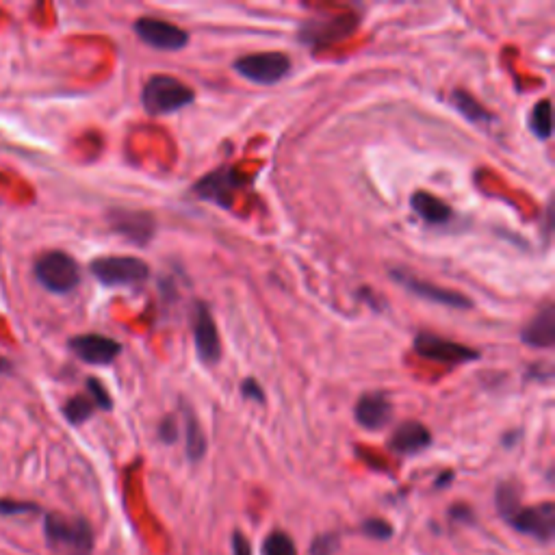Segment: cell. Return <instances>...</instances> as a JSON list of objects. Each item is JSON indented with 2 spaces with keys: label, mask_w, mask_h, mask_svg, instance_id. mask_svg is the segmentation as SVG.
Here are the masks:
<instances>
[{
  "label": "cell",
  "mask_w": 555,
  "mask_h": 555,
  "mask_svg": "<svg viewBox=\"0 0 555 555\" xmlns=\"http://www.w3.org/2000/svg\"><path fill=\"white\" fill-rule=\"evenodd\" d=\"M40 508L29 501H14V499H0V514L14 516V514H35Z\"/></svg>",
  "instance_id": "83f0119b"
},
{
  "label": "cell",
  "mask_w": 555,
  "mask_h": 555,
  "mask_svg": "<svg viewBox=\"0 0 555 555\" xmlns=\"http://www.w3.org/2000/svg\"><path fill=\"white\" fill-rule=\"evenodd\" d=\"M44 536L48 547L63 555H92L94 529L83 516L48 512L44 516Z\"/></svg>",
  "instance_id": "6da1fadb"
},
{
  "label": "cell",
  "mask_w": 555,
  "mask_h": 555,
  "mask_svg": "<svg viewBox=\"0 0 555 555\" xmlns=\"http://www.w3.org/2000/svg\"><path fill=\"white\" fill-rule=\"evenodd\" d=\"M193 341H196L198 358L206 367H215L222 360V341H219L211 308L204 302H198L193 311Z\"/></svg>",
  "instance_id": "30bf717a"
},
{
  "label": "cell",
  "mask_w": 555,
  "mask_h": 555,
  "mask_svg": "<svg viewBox=\"0 0 555 555\" xmlns=\"http://www.w3.org/2000/svg\"><path fill=\"white\" fill-rule=\"evenodd\" d=\"M449 514H451V519H456V521H464V523L473 521V512L467 506H454L449 510Z\"/></svg>",
  "instance_id": "1f68e13d"
},
{
  "label": "cell",
  "mask_w": 555,
  "mask_h": 555,
  "mask_svg": "<svg viewBox=\"0 0 555 555\" xmlns=\"http://www.w3.org/2000/svg\"><path fill=\"white\" fill-rule=\"evenodd\" d=\"M393 525L384 519H367L363 523V534L369 538H376V540H389L393 538Z\"/></svg>",
  "instance_id": "4316f807"
},
{
  "label": "cell",
  "mask_w": 555,
  "mask_h": 555,
  "mask_svg": "<svg viewBox=\"0 0 555 555\" xmlns=\"http://www.w3.org/2000/svg\"><path fill=\"white\" fill-rule=\"evenodd\" d=\"M451 105H454L469 122L484 124L493 120V115H490L469 92H464V89H454V92H451Z\"/></svg>",
  "instance_id": "ffe728a7"
},
{
  "label": "cell",
  "mask_w": 555,
  "mask_h": 555,
  "mask_svg": "<svg viewBox=\"0 0 555 555\" xmlns=\"http://www.w3.org/2000/svg\"><path fill=\"white\" fill-rule=\"evenodd\" d=\"M35 278L46 291L66 295L81 285V267L70 254L53 250L35 261Z\"/></svg>",
  "instance_id": "3957f363"
},
{
  "label": "cell",
  "mask_w": 555,
  "mask_h": 555,
  "mask_svg": "<svg viewBox=\"0 0 555 555\" xmlns=\"http://www.w3.org/2000/svg\"><path fill=\"white\" fill-rule=\"evenodd\" d=\"M243 183L245 180L237 174L235 167H222V170L206 174L200 183L193 187V191H196V196L217 202L219 206L228 209L232 204V196H235L237 189L243 187Z\"/></svg>",
  "instance_id": "4fadbf2b"
},
{
  "label": "cell",
  "mask_w": 555,
  "mask_h": 555,
  "mask_svg": "<svg viewBox=\"0 0 555 555\" xmlns=\"http://www.w3.org/2000/svg\"><path fill=\"white\" fill-rule=\"evenodd\" d=\"M341 547V536L337 532H326L313 538L311 555H334Z\"/></svg>",
  "instance_id": "d4e9b609"
},
{
  "label": "cell",
  "mask_w": 555,
  "mask_h": 555,
  "mask_svg": "<svg viewBox=\"0 0 555 555\" xmlns=\"http://www.w3.org/2000/svg\"><path fill=\"white\" fill-rule=\"evenodd\" d=\"M516 532L532 536L540 542H551L555 534V506L551 501L538 503V506H521L506 519Z\"/></svg>",
  "instance_id": "9c48e42d"
},
{
  "label": "cell",
  "mask_w": 555,
  "mask_h": 555,
  "mask_svg": "<svg viewBox=\"0 0 555 555\" xmlns=\"http://www.w3.org/2000/svg\"><path fill=\"white\" fill-rule=\"evenodd\" d=\"M133 29L141 42L150 48L167 50V53H176V50H183L189 44V33L185 29L161 18H139L133 24Z\"/></svg>",
  "instance_id": "ba28073f"
},
{
  "label": "cell",
  "mask_w": 555,
  "mask_h": 555,
  "mask_svg": "<svg viewBox=\"0 0 555 555\" xmlns=\"http://www.w3.org/2000/svg\"><path fill=\"white\" fill-rule=\"evenodd\" d=\"M87 395L92 397V402L96 404L98 410H111L113 408L111 395L105 389V384H102L98 378H87Z\"/></svg>",
  "instance_id": "484cf974"
},
{
  "label": "cell",
  "mask_w": 555,
  "mask_h": 555,
  "mask_svg": "<svg viewBox=\"0 0 555 555\" xmlns=\"http://www.w3.org/2000/svg\"><path fill=\"white\" fill-rule=\"evenodd\" d=\"M495 503H497V512L501 514V519H508L510 514H514L516 510L521 508V488H519V484H516V482H501L497 486Z\"/></svg>",
  "instance_id": "7402d4cb"
},
{
  "label": "cell",
  "mask_w": 555,
  "mask_h": 555,
  "mask_svg": "<svg viewBox=\"0 0 555 555\" xmlns=\"http://www.w3.org/2000/svg\"><path fill=\"white\" fill-rule=\"evenodd\" d=\"M521 341L536 350H551L555 343V308L542 306L534 319L521 330Z\"/></svg>",
  "instance_id": "e0dca14e"
},
{
  "label": "cell",
  "mask_w": 555,
  "mask_h": 555,
  "mask_svg": "<svg viewBox=\"0 0 555 555\" xmlns=\"http://www.w3.org/2000/svg\"><path fill=\"white\" fill-rule=\"evenodd\" d=\"M356 421L360 428H365L369 432H378L384 425H389L393 419V404L386 393H365L358 399L356 404Z\"/></svg>",
  "instance_id": "9a60e30c"
},
{
  "label": "cell",
  "mask_w": 555,
  "mask_h": 555,
  "mask_svg": "<svg viewBox=\"0 0 555 555\" xmlns=\"http://www.w3.org/2000/svg\"><path fill=\"white\" fill-rule=\"evenodd\" d=\"M451 480H454V473H451V471H445V473H443V475L438 477V480H436V488H445Z\"/></svg>",
  "instance_id": "d6a6232c"
},
{
  "label": "cell",
  "mask_w": 555,
  "mask_h": 555,
  "mask_svg": "<svg viewBox=\"0 0 555 555\" xmlns=\"http://www.w3.org/2000/svg\"><path fill=\"white\" fill-rule=\"evenodd\" d=\"M196 94L187 87L183 81L174 79V76L157 74L146 83L144 92H141V102L150 115H167L189 107Z\"/></svg>",
  "instance_id": "7a4b0ae2"
},
{
  "label": "cell",
  "mask_w": 555,
  "mask_h": 555,
  "mask_svg": "<svg viewBox=\"0 0 555 555\" xmlns=\"http://www.w3.org/2000/svg\"><path fill=\"white\" fill-rule=\"evenodd\" d=\"M232 553H235V555H252L250 540L245 538L241 532L232 534Z\"/></svg>",
  "instance_id": "4dcf8cb0"
},
{
  "label": "cell",
  "mask_w": 555,
  "mask_h": 555,
  "mask_svg": "<svg viewBox=\"0 0 555 555\" xmlns=\"http://www.w3.org/2000/svg\"><path fill=\"white\" fill-rule=\"evenodd\" d=\"M358 29V16L356 14H339V16H324V18H311L300 27V42L313 48L332 46L341 40L352 37Z\"/></svg>",
  "instance_id": "5b68a950"
},
{
  "label": "cell",
  "mask_w": 555,
  "mask_h": 555,
  "mask_svg": "<svg viewBox=\"0 0 555 555\" xmlns=\"http://www.w3.org/2000/svg\"><path fill=\"white\" fill-rule=\"evenodd\" d=\"M11 371H14V365H11L7 358L0 356V376H7V373H11Z\"/></svg>",
  "instance_id": "836d02e7"
},
{
  "label": "cell",
  "mask_w": 555,
  "mask_h": 555,
  "mask_svg": "<svg viewBox=\"0 0 555 555\" xmlns=\"http://www.w3.org/2000/svg\"><path fill=\"white\" fill-rule=\"evenodd\" d=\"M241 393L245 399H252V402H265V391L261 389V384H258L254 378H248L241 382Z\"/></svg>",
  "instance_id": "f546056e"
},
{
  "label": "cell",
  "mask_w": 555,
  "mask_h": 555,
  "mask_svg": "<svg viewBox=\"0 0 555 555\" xmlns=\"http://www.w3.org/2000/svg\"><path fill=\"white\" fill-rule=\"evenodd\" d=\"M263 555H298V547L287 532L274 529L263 542Z\"/></svg>",
  "instance_id": "cb8c5ba5"
},
{
  "label": "cell",
  "mask_w": 555,
  "mask_h": 555,
  "mask_svg": "<svg viewBox=\"0 0 555 555\" xmlns=\"http://www.w3.org/2000/svg\"><path fill=\"white\" fill-rule=\"evenodd\" d=\"M185 438H187V458L191 462L202 460L206 451V436L202 432V425L196 417V412L185 406Z\"/></svg>",
  "instance_id": "d6986e66"
},
{
  "label": "cell",
  "mask_w": 555,
  "mask_h": 555,
  "mask_svg": "<svg viewBox=\"0 0 555 555\" xmlns=\"http://www.w3.org/2000/svg\"><path fill=\"white\" fill-rule=\"evenodd\" d=\"M159 438H161V441H163L165 445L176 443V438H178V423H176L174 415L165 417V419L159 423Z\"/></svg>",
  "instance_id": "f1b7e54d"
},
{
  "label": "cell",
  "mask_w": 555,
  "mask_h": 555,
  "mask_svg": "<svg viewBox=\"0 0 555 555\" xmlns=\"http://www.w3.org/2000/svg\"><path fill=\"white\" fill-rule=\"evenodd\" d=\"M393 278L399 282V285H404L412 295H417V298H421V300L451 306V308H460V311H464V308H471V300L467 298V295L430 285V282H423L415 276H410L402 269H393Z\"/></svg>",
  "instance_id": "5bb4252c"
},
{
  "label": "cell",
  "mask_w": 555,
  "mask_h": 555,
  "mask_svg": "<svg viewBox=\"0 0 555 555\" xmlns=\"http://www.w3.org/2000/svg\"><path fill=\"white\" fill-rule=\"evenodd\" d=\"M432 445V434L419 421H404L389 438V449L399 456L421 454Z\"/></svg>",
  "instance_id": "2e32d148"
},
{
  "label": "cell",
  "mask_w": 555,
  "mask_h": 555,
  "mask_svg": "<svg viewBox=\"0 0 555 555\" xmlns=\"http://www.w3.org/2000/svg\"><path fill=\"white\" fill-rule=\"evenodd\" d=\"M529 128L538 139H549L553 133V124H551V102L549 100H540L534 105L532 113H529Z\"/></svg>",
  "instance_id": "603a6c76"
},
{
  "label": "cell",
  "mask_w": 555,
  "mask_h": 555,
  "mask_svg": "<svg viewBox=\"0 0 555 555\" xmlns=\"http://www.w3.org/2000/svg\"><path fill=\"white\" fill-rule=\"evenodd\" d=\"M96 410L98 408L92 402V397H89V395H74L72 399H68L66 404H63V417H66L68 423H72V425H83L85 421L94 417Z\"/></svg>",
  "instance_id": "44dd1931"
},
{
  "label": "cell",
  "mask_w": 555,
  "mask_h": 555,
  "mask_svg": "<svg viewBox=\"0 0 555 555\" xmlns=\"http://www.w3.org/2000/svg\"><path fill=\"white\" fill-rule=\"evenodd\" d=\"M111 230L118 232L126 241L135 245H148L154 237V217L148 211H131V209H111L109 215Z\"/></svg>",
  "instance_id": "7c38bea8"
},
{
  "label": "cell",
  "mask_w": 555,
  "mask_h": 555,
  "mask_svg": "<svg viewBox=\"0 0 555 555\" xmlns=\"http://www.w3.org/2000/svg\"><path fill=\"white\" fill-rule=\"evenodd\" d=\"M412 350L425 360H434V363L443 365H462L469 363V360L480 358V352L471 350L469 345L436 337V334L430 332H419L415 341H412Z\"/></svg>",
  "instance_id": "52a82bcc"
},
{
  "label": "cell",
  "mask_w": 555,
  "mask_h": 555,
  "mask_svg": "<svg viewBox=\"0 0 555 555\" xmlns=\"http://www.w3.org/2000/svg\"><path fill=\"white\" fill-rule=\"evenodd\" d=\"M68 347L76 358L96 367H107L122 354V343L111 337H102V334H79V337L70 339Z\"/></svg>",
  "instance_id": "8fae6325"
},
{
  "label": "cell",
  "mask_w": 555,
  "mask_h": 555,
  "mask_svg": "<svg viewBox=\"0 0 555 555\" xmlns=\"http://www.w3.org/2000/svg\"><path fill=\"white\" fill-rule=\"evenodd\" d=\"M410 206L425 224H432V226H445V224H449L451 215H454L451 213L449 204H445L441 198L432 196V193H428V191L412 193Z\"/></svg>",
  "instance_id": "ac0fdd59"
},
{
  "label": "cell",
  "mask_w": 555,
  "mask_h": 555,
  "mask_svg": "<svg viewBox=\"0 0 555 555\" xmlns=\"http://www.w3.org/2000/svg\"><path fill=\"white\" fill-rule=\"evenodd\" d=\"M89 271L105 287H133L150 278L148 263L135 256H100L94 258Z\"/></svg>",
  "instance_id": "277c9868"
},
{
  "label": "cell",
  "mask_w": 555,
  "mask_h": 555,
  "mask_svg": "<svg viewBox=\"0 0 555 555\" xmlns=\"http://www.w3.org/2000/svg\"><path fill=\"white\" fill-rule=\"evenodd\" d=\"M235 70L243 79L256 85H276L291 72V59L285 53H252L235 61Z\"/></svg>",
  "instance_id": "8992f818"
}]
</instances>
